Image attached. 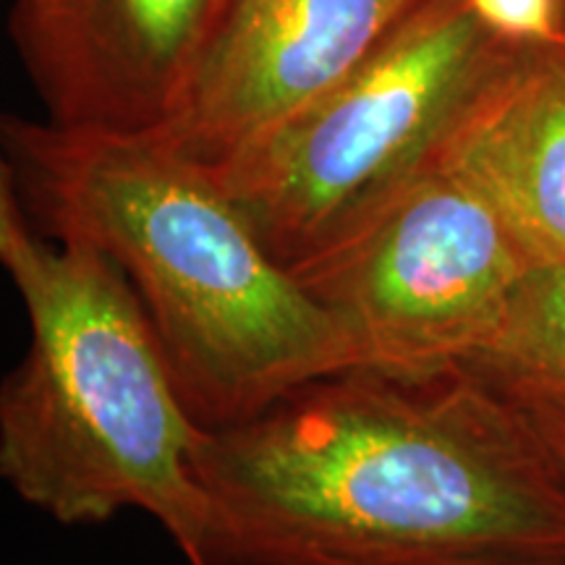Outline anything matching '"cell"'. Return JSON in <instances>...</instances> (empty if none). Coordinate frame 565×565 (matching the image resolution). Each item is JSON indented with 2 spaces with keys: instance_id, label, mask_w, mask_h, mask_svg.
<instances>
[{
  "instance_id": "6da1fadb",
  "label": "cell",
  "mask_w": 565,
  "mask_h": 565,
  "mask_svg": "<svg viewBox=\"0 0 565 565\" xmlns=\"http://www.w3.org/2000/svg\"><path fill=\"white\" fill-rule=\"evenodd\" d=\"M207 565L565 555V477L482 374L343 370L204 429Z\"/></svg>"
},
{
  "instance_id": "7a4b0ae2",
  "label": "cell",
  "mask_w": 565,
  "mask_h": 565,
  "mask_svg": "<svg viewBox=\"0 0 565 565\" xmlns=\"http://www.w3.org/2000/svg\"><path fill=\"white\" fill-rule=\"evenodd\" d=\"M0 131L3 168L47 236L97 246L129 278L202 429L242 424L296 387L362 366L341 320L166 131L19 116Z\"/></svg>"
},
{
  "instance_id": "3957f363",
  "label": "cell",
  "mask_w": 565,
  "mask_h": 565,
  "mask_svg": "<svg viewBox=\"0 0 565 565\" xmlns=\"http://www.w3.org/2000/svg\"><path fill=\"white\" fill-rule=\"evenodd\" d=\"M0 263L30 320L0 387V475L66 526L147 513L189 565H207L210 498L194 461L204 429L129 278L97 246L34 231L6 168Z\"/></svg>"
},
{
  "instance_id": "277c9868",
  "label": "cell",
  "mask_w": 565,
  "mask_h": 565,
  "mask_svg": "<svg viewBox=\"0 0 565 565\" xmlns=\"http://www.w3.org/2000/svg\"><path fill=\"white\" fill-rule=\"evenodd\" d=\"M513 47L466 0H422L341 84L212 171L296 270L440 162Z\"/></svg>"
},
{
  "instance_id": "5b68a950",
  "label": "cell",
  "mask_w": 565,
  "mask_h": 565,
  "mask_svg": "<svg viewBox=\"0 0 565 565\" xmlns=\"http://www.w3.org/2000/svg\"><path fill=\"white\" fill-rule=\"evenodd\" d=\"M534 267L494 204L437 162L291 273L349 330L366 370L437 374L498 333Z\"/></svg>"
},
{
  "instance_id": "8992f818",
  "label": "cell",
  "mask_w": 565,
  "mask_h": 565,
  "mask_svg": "<svg viewBox=\"0 0 565 565\" xmlns=\"http://www.w3.org/2000/svg\"><path fill=\"white\" fill-rule=\"evenodd\" d=\"M422 0H228L168 137L207 168L286 124L356 71Z\"/></svg>"
},
{
  "instance_id": "52a82bcc",
  "label": "cell",
  "mask_w": 565,
  "mask_h": 565,
  "mask_svg": "<svg viewBox=\"0 0 565 565\" xmlns=\"http://www.w3.org/2000/svg\"><path fill=\"white\" fill-rule=\"evenodd\" d=\"M225 0H17L11 38L47 121L89 131L171 124Z\"/></svg>"
},
{
  "instance_id": "ba28073f",
  "label": "cell",
  "mask_w": 565,
  "mask_h": 565,
  "mask_svg": "<svg viewBox=\"0 0 565 565\" xmlns=\"http://www.w3.org/2000/svg\"><path fill=\"white\" fill-rule=\"evenodd\" d=\"M540 265L565 267V45H515L440 154Z\"/></svg>"
},
{
  "instance_id": "9c48e42d",
  "label": "cell",
  "mask_w": 565,
  "mask_h": 565,
  "mask_svg": "<svg viewBox=\"0 0 565 565\" xmlns=\"http://www.w3.org/2000/svg\"><path fill=\"white\" fill-rule=\"evenodd\" d=\"M466 370L511 395L565 404V267L540 265L526 275L498 333Z\"/></svg>"
},
{
  "instance_id": "30bf717a",
  "label": "cell",
  "mask_w": 565,
  "mask_h": 565,
  "mask_svg": "<svg viewBox=\"0 0 565 565\" xmlns=\"http://www.w3.org/2000/svg\"><path fill=\"white\" fill-rule=\"evenodd\" d=\"M494 38L511 45H565V0H466Z\"/></svg>"
},
{
  "instance_id": "8fae6325",
  "label": "cell",
  "mask_w": 565,
  "mask_h": 565,
  "mask_svg": "<svg viewBox=\"0 0 565 565\" xmlns=\"http://www.w3.org/2000/svg\"><path fill=\"white\" fill-rule=\"evenodd\" d=\"M511 398L519 401L521 408H524L529 422L534 424L536 433H540L542 440H545L547 450L555 458L557 469H561L565 477V404L563 401L542 398V395H511Z\"/></svg>"
},
{
  "instance_id": "7c38bea8",
  "label": "cell",
  "mask_w": 565,
  "mask_h": 565,
  "mask_svg": "<svg viewBox=\"0 0 565 565\" xmlns=\"http://www.w3.org/2000/svg\"><path fill=\"white\" fill-rule=\"evenodd\" d=\"M412 565H565V555H461Z\"/></svg>"
},
{
  "instance_id": "4fadbf2b",
  "label": "cell",
  "mask_w": 565,
  "mask_h": 565,
  "mask_svg": "<svg viewBox=\"0 0 565 565\" xmlns=\"http://www.w3.org/2000/svg\"><path fill=\"white\" fill-rule=\"evenodd\" d=\"M225 3H228V0H225Z\"/></svg>"
}]
</instances>
